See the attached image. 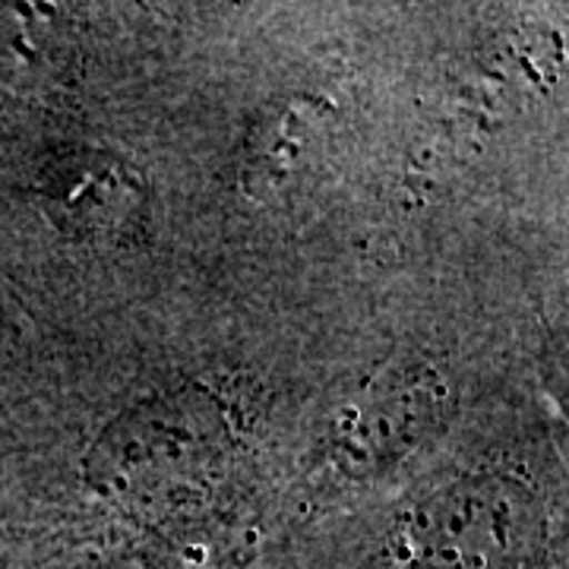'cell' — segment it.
I'll use <instances>...</instances> for the list:
<instances>
[{
  "label": "cell",
  "instance_id": "obj_1",
  "mask_svg": "<svg viewBox=\"0 0 569 569\" xmlns=\"http://www.w3.org/2000/svg\"><path fill=\"white\" fill-rule=\"evenodd\" d=\"M231 418L203 387L162 389L118 411L82 456V478L123 507H171L216 485L231 456Z\"/></svg>",
  "mask_w": 569,
  "mask_h": 569
},
{
  "label": "cell",
  "instance_id": "obj_2",
  "mask_svg": "<svg viewBox=\"0 0 569 569\" xmlns=\"http://www.w3.org/2000/svg\"><path fill=\"white\" fill-rule=\"evenodd\" d=\"M541 526V503L522 481L466 475L399 516L392 553L402 569H519Z\"/></svg>",
  "mask_w": 569,
  "mask_h": 569
},
{
  "label": "cell",
  "instance_id": "obj_3",
  "mask_svg": "<svg viewBox=\"0 0 569 569\" xmlns=\"http://www.w3.org/2000/svg\"><path fill=\"white\" fill-rule=\"evenodd\" d=\"M449 389L430 367H396L336 411L323 462L346 481L402 466L447 425Z\"/></svg>",
  "mask_w": 569,
  "mask_h": 569
},
{
  "label": "cell",
  "instance_id": "obj_4",
  "mask_svg": "<svg viewBox=\"0 0 569 569\" xmlns=\"http://www.w3.org/2000/svg\"><path fill=\"white\" fill-rule=\"evenodd\" d=\"M48 216L80 241H118L140 224L149 187L133 164L108 149H70L39 183Z\"/></svg>",
  "mask_w": 569,
  "mask_h": 569
},
{
  "label": "cell",
  "instance_id": "obj_5",
  "mask_svg": "<svg viewBox=\"0 0 569 569\" xmlns=\"http://www.w3.org/2000/svg\"><path fill=\"white\" fill-rule=\"evenodd\" d=\"M326 108L317 99H291L272 114H266L253 130L244 159V181L250 193L276 197L284 183L298 178L310 162L320 137Z\"/></svg>",
  "mask_w": 569,
  "mask_h": 569
},
{
  "label": "cell",
  "instance_id": "obj_6",
  "mask_svg": "<svg viewBox=\"0 0 569 569\" xmlns=\"http://www.w3.org/2000/svg\"><path fill=\"white\" fill-rule=\"evenodd\" d=\"M73 61V36L54 7H0V77L22 86L54 82Z\"/></svg>",
  "mask_w": 569,
  "mask_h": 569
},
{
  "label": "cell",
  "instance_id": "obj_7",
  "mask_svg": "<svg viewBox=\"0 0 569 569\" xmlns=\"http://www.w3.org/2000/svg\"><path fill=\"white\" fill-rule=\"evenodd\" d=\"M48 569H149V567H142L140 560H133V557H80V560L58 563V567H48Z\"/></svg>",
  "mask_w": 569,
  "mask_h": 569
}]
</instances>
